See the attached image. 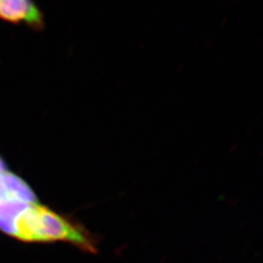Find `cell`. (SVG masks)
<instances>
[{
	"instance_id": "cell-1",
	"label": "cell",
	"mask_w": 263,
	"mask_h": 263,
	"mask_svg": "<svg viewBox=\"0 0 263 263\" xmlns=\"http://www.w3.org/2000/svg\"><path fill=\"white\" fill-rule=\"evenodd\" d=\"M16 237L27 242L63 241L97 253V241L85 227L45 206L31 204L18 219Z\"/></svg>"
},
{
	"instance_id": "cell-2",
	"label": "cell",
	"mask_w": 263,
	"mask_h": 263,
	"mask_svg": "<svg viewBox=\"0 0 263 263\" xmlns=\"http://www.w3.org/2000/svg\"><path fill=\"white\" fill-rule=\"evenodd\" d=\"M0 20L20 24L31 28H44V16L34 3L28 0H0Z\"/></svg>"
},
{
	"instance_id": "cell-3",
	"label": "cell",
	"mask_w": 263,
	"mask_h": 263,
	"mask_svg": "<svg viewBox=\"0 0 263 263\" xmlns=\"http://www.w3.org/2000/svg\"><path fill=\"white\" fill-rule=\"evenodd\" d=\"M31 205L15 199H6L0 203V230L16 237V223L22 214Z\"/></svg>"
},
{
	"instance_id": "cell-4",
	"label": "cell",
	"mask_w": 263,
	"mask_h": 263,
	"mask_svg": "<svg viewBox=\"0 0 263 263\" xmlns=\"http://www.w3.org/2000/svg\"><path fill=\"white\" fill-rule=\"evenodd\" d=\"M2 179L10 199L27 204H37V197L24 180L8 171L2 173Z\"/></svg>"
},
{
	"instance_id": "cell-5",
	"label": "cell",
	"mask_w": 263,
	"mask_h": 263,
	"mask_svg": "<svg viewBox=\"0 0 263 263\" xmlns=\"http://www.w3.org/2000/svg\"><path fill=\"white\" fill-rule=\"evenodd\" d=\"M9 199H10V198L8 196L7 192H6V189H5V184H4V181H3L2 174H0V203Z\"/></svg>"
}]
</instances>
